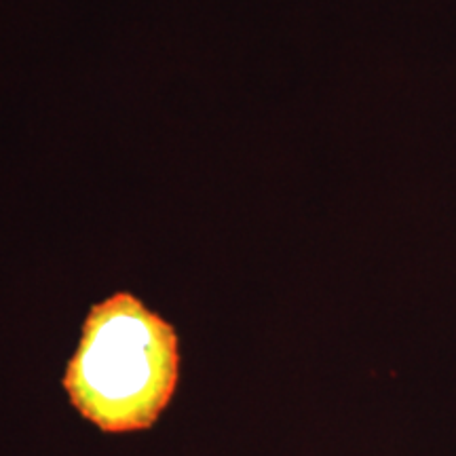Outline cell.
<instances>
[{
    "mask_svg": "<svg viewBox=\"0 0 456 456\" xmlns=\"http://www.w3.org/2000/svg\"><path fill=\"white\" fill-rule=\"evenodd\" d=\"M178 374L175 328L134 294L118 292L91 306L64 387L72 406L95 427L127 433L155 425Z\"/></svg>",
    "mask_w": 456,
    "mask_h": 456,
    "instance_id": "1",
    "label": "cell"
}]
</instances>
